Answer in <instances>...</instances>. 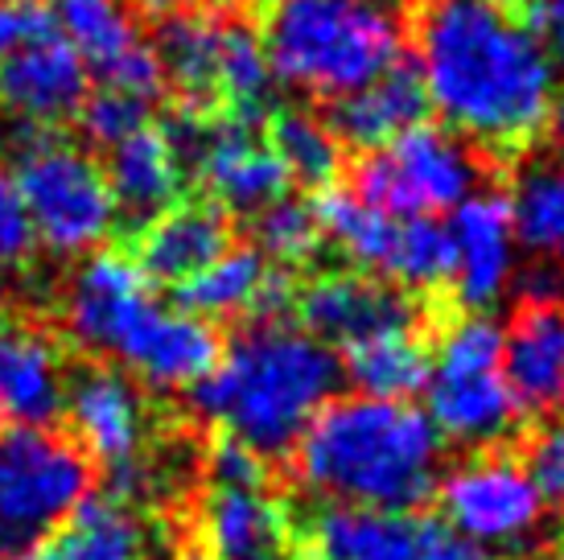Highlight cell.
<instances>
[{
  "label": "cell",
  "instance_id": "obj_1",
  "mask_svg": "<svg viewBox=\"0 0 564 560\" xmlns=\"http://www.w3.org/2000/svg\"><path fill=\"white\" fill-rule=\"evenodd\" d=\"M421 83L462 140L511 149L535 137L556 99V63L528 25L486 0H424Z\"/></svg>",
  "mask_w": 564,
  "mask_h": 560
},
{
  "label": "cell",
  "instance_id": "obj_2",
  "mask_svg": "<svg viewBox=\"0 0 564 560\" xmlns=\"http://www.w3.org/2000/svg\"><path fill=\"white\" fill-rule=\"evenodd\" d=\"M445 441L424 408L334 396L293 445V474L326 507L412 515L433 498Z\"/></svg>",
  "mask_w": 564,
  "mask_h": 560
},
{
  "label": "cell",
  "instance_id": "obj_3",
  "mask_svg": "<svg viewBox=\"0 0 564 560\" xmlns=\"http://www.w3.org/2000/svg\"><path fill=\"white\" fill-rule=\"evenodd\" d=\"M343 384L338 358L310 330L289 322H256L223 346L215 371L189 388L194 412L219 424L260 457L293 453L310 420Z\"/></svg>",
  "mask_w": 564,
  "mask_h": 560
},
{
  "label": "cell",
  "instance_id": "obj_4",
  "mask_svg": "<svg viewBox=\"0 0 564 560\" xmlns=\"http://www.w3.org/2000/svg\"><path fill=\"white\" fill-rule=\"evenodd\" d=\"M260 42L272 78L334 99L404 58L400 17L362 0H272Z\"/></svg>",
  "mask_w": 564,
  "mask_h": 560
},
{
  "label": "cell",
  "instance_id": "obj_5",
  "mask_svg": "<svg viewBox=\"0 0 564 560\" xmlns=\"http://www.w3.org/2000/svg\"><path fill=\"white\" fill-rule=\"evenodd\" d=\"M4 149L17 157L13 182L37 244L58 256H87L116 231L120 211L91 153L25 120L9 125Z\"/></svg>",
  "mask_w": 564,
  "mask_h": 560
},
{
  "label": "cell",
  "instance_id": "obj_6",
  "mask_svg": "<svg viewBox=\"0 0 564 560\" xmlns=\"http://www.w3.org/2000/svg\"><path fill=\"white\" fill-rule=\"evenodd\" d=\"M424 417L441 441L490 450L516 433L519 408L502 379V326L486 313H462L429 351Z\"/></svg>",
  "mask_w": 564,
  "mask_h": 560
},
{
  "label": "cell",
  "instance_id": "obj_7",
  "mask_svg": "<svg viewBox=\"0 0 564 560\" xmlns=\"http://www.w3.org/2000/svg\"><path fill=\"white\" fill-rule=\"evenodd\" d=\"M95 466L58 429H0V557L50 540L91 498Z\"/></svg>",
  "mask_w": 564,
  "mask_h": 560
},
{
  "label": "cell",
  "instance_id": "obj_8",
  "mask_svg": "<svg viewBox=\"0 0 564 560\" xmlns=\"http://www.w3.org/2000/svg\"><path fill=\"white\" fill-rule=\"evenodd\" d=\"M482 182V161L445 125H416L355 165L350 194L388 218H437Z\"/></svg>",
  "mask_w": 564,
  "mask_h": 560
},
{
  "label": "cell",
  "instance_id": "obj_9",
  "mask_svg": "<svg viewBox=\"0 0 564 560\" xmlns=\"http://www.w3.org/2000/svg\"><path fill=\"white\" fill-rule=\"evenodd\" d=\"M441 524L474 548H519L544 524V498L511 453L482 450L437 478Z\"/></svg>",
  "mask_w": 564,
  "mask_h": 560
},
{
  "label": "cell",
  "instance_id": "obj_10",
  "mask_svg": "<svg viewBox=\"0 0 564 560\" xmlns=\"http://www.w3.org/2000/svg\"><path fill=\"white\" fill-rule=\"evenodd\" d=\"M153 305H158L153 284L132 256L91 251L66 280L63 326L79 351L116 358L120 346L128 343V334Z\"/></svg>",
  "mask_w": 564,
  "mask_h": 560
},
{
  "label": "cell",
  "instance_id": "obj_11",
  "mask_svg": "<svg viewBox=\"0 0 564 560\" xmlns=\"http://www.w3.org/2000/svg\"><path fill=\"white\" fill-rule=\"evenodd\" d=\"M63 417L70 420V441L83 450L91 466L108 474L141 462L144 437H149V408L137 379L120 367L91 363L70 375Z\"/></svg>",
  "mask_w": 564,
  "mask_h": 560
},
{
  "label": "cell",
  "instance_id": "obj_12",
  "mask_svg": "<svg viewBox=\"0 0 564 560\" xmlns=\"http://www.w3.org/2000/svg\"><path fill=\"white\" fill-rule=\"evenodd\" d=\"M297 310L301 330H310L329 351L334 343L346 351L383 334H416L421 326L412 293L359 272H322L297 293Z\"/></svg>",
  "mask_w": 564,
  "mask_h": 560
},
{
  "label": "cell",
  "instance_id": "obj_13",
  "mask_svg": "<svg viewBox=\"0 0 564 560\" xmlns=\"http://www.w3.org/2000/svg\"><path fill=\"white\" fill-rule=\"evenodd\" d=\"M454 239V297L466 313L499 305L519 272L511 203L499 190H474L445 223Z\"/></svg>",
  "mask_w": 564,
  "mask_h": 560
},
{
  "label": "cell",
  "instance_id": "obj_14",
  "mask_svg": "<svg viewBox=\"0 0 564 560\" xmlns=\"http://www.w3.org/2000/svg\"><path fill=\"white\" fill-rule=\"evenodd\" d=\"M70 391V363L46 326H0V429H54Z\"/></svg>",
  "mask_w": 564,
  "mask_h": 560
},
{
  "label": "cell",
  "instance_id": "obj_15",
  "mask_svg": "<svg viewBox=\"0 0 564 560\" xmlns=\"http://www.w3.org/2000/svg\"><path fill=\"white\" fill-rule=\"evenodd\" d=\"M223 355L219 330L186 310L153 305L120 346L116 363L158 391H189L215 371Z\"/></svg>",
  "mask_w": 564,
  "mask_h": 560
},
{
  "label": "cell",
  "instance_id": "obj_16",
  "mask_svg": "<svg viewBox=\"0 0 564 560\" xmlns=\"http://www.w3.org/2000/svg\"><path fill=\"white\" fill-rule=\"evenodd\" d=\"M83 99L87 66L58 30L33 37L0 63V104L13 111V120L50 128L66 116H79Z\"/></svg>",
  "mask_w": 564,
  "mask_h": 560
},
{
  "label": "cell",
  "instance_id": "obj_17",
  "mask_svg": "<svg viewBox=\"0 0 564 560\" xmlns=\"http://www.w3.org/2000/svg\"><path fill=\"white\" fill-rule=\"evenodd\" d=\"M502 379L519 417H564V305H523L502 326Z\"/></svg>",
  "mask_w": 564,
  "mask_h": 560
},
{
  "label": "cell",
  "instance_id": "obj_18",
  "mask_svg": "<svg viewBox=\"0 0 564 560\" xmlns=\"http://www.w3.org/2000/svg\"><path fill=\"white\" fill-rule=\"evenodd\" d=\"M194 165L223 206L248 211V215H260L272 203H281L284 190H289V173H284L281 157L272 153V144L256 137V128L243 120L210 125Z\"/></svg>",
  "mask_w": 564,
  "mask_h": 560
},
{
  "label": "cell",
  "instance_id": "obj_19",
  "mask_svg": "<svg viewBox=\"0 0 564 560\" xmlns=\"http://www.w3.org/2000/svg\"><path fill=\"white\" fill-rule=\"evenodd\" d=\"M198 540L210 560H293L284 507L264 486H210L198 507Z\"/></svg>",
  "mask_w": 564,
  "mask_h": 560
},
{
  "label": "cell",
  "instance_id": "obj_20",
  "mask_svg": "<svg viewBox=\"0 0 564 560\" xmlns=\"http://www.w3.org/2000/svg\"><path fill=\"white\" fill-rule=\"evenodd\" d=\"M424 111H429V95H424L421 71L400 58L379 78H371L367 87L334 99L326 128L334 132L338 144H355L362 153H379L395 137H404L408 128L424 125Z\"/></svg>",
  "mask_w": 564,
  "mask_h": 560
},
{
  "label": "cell",
  "instance_id": "obj_21",
  "mask_svg": "<svg viewBox=\"0 0 564 560\" xmlns=\"http://www.w3.org/2000/svg\"><path fill=\"white\" fill-rule=\"evenodd\" d=\"M231 248V223L215 203H177L149 218L137 244V265L141 272L161 284H186L206 265H215L223 251Z\"/></svg>",
  "mask_w": 564,
  "mask_h": 560
},
{
  "label": "cell",
  "instance_id": "obj_22",
  "mask_svg": "<svg viewBox=\"0 0 564 560\" xmlns=\"http://www.w3.org/2000/svg\"><path fill=\"white\" fill-rule=\"evenodd\" d=\"M21 560H153V531L120 498H87L50 540Z\"/></svg>",
  "mask_w": 564,
  "mask_h": 560
},
{
  "label": "cell",
  "instance_id": "obj_23",
  "mask_svg": "<svg viewBox=\"0 0 564 560\" xmlns=\"http://www.w3.org/2000/svg\"><path fill=\"white\" fill-rule=\"evenodd\" d=\"M108 190L116 198V211L128 218H158L161 211L177 206L182 194V177H186V161L177 157L170 140L158 128H144L124 144H116L108 157Z\"/></svg>",
  "mask_w": 564,
  "mask_h": 560
},
{
  "label": "cell",
  "instance_id": "obj_24",
  "mask_svg": "<svg viewBox=\"0 0 564 560\" xmlns=\"http://www.w3.org/2000/svg\"><path fill=\"white\" fill-rule=\"evenodd\" d=\"M416 515L371 511V507H322L310 528L314 560H416L421 545Z\"/></svg>",
  "mask_w": 564,
  "mask_h": 560
},
{
  "label": "cell",
  "instance_id": "obj_25",
  "mask_svg": "<svg viewBox=\"0 0 564 560\" xmlns=\"http://www.w3.org/2000/svg\"><path fill=\"white\" fill-rule=\"evenodd\" d=\"M338 371L367 400H395L412 405L429 384V346L416 334H383L359 346H346Z\"/></svg>",
  "mask_w": 564,
  "mask_h": 560
},
{
  "label": "cell",
  "instance_id": "obj_26",
  "mask_svg": "<svg viewBox=\"0 0 564 560\" xmlns=\"http://www.w3.org/2000/svg\"><path fill=\"white\" fill-rule=\"evenodd\" d=\"M50 21L95 75H108L144 42L124 0H54Z\"/></svg>",
  "mask_w": 564,
  "mask_h": 560
},
{
  "label": "cell",
  "instance_id": "obj_27",
  "mask_svg": "<svg viewBox=\"0 0 564 560\" xmlns=\"http://www.w3.org/2000/svg\"><path fill=\"white\" fill-rule=\"evenodd\" d=\"M219 33L223 17L206 13V9H177V13L161 17L158 33V63L161 75L170 78L182 95H189L194 104L203 95L215 91V63H219Z\"/></svg>",
  "mask_w": 564,
  "mask_h": 560
},
{
  "label": "cell",
  "instance_id": "obj_28",
  "mask_svg": "<svg viewBox=\"0 0 564 560\" xmlns=\"http://www.w3.org/2000/svg\"><path fill=\"white\" fill-rule=\"evenodd\" d=\"M268 277V260L256 248H227L206 265L198 277H189L186 284H177V310L194 313L215 326V317H236V313H251V301L260 293V284Z\"/></svg>",
  "mask_w": 564,
  "mask_h": 560
},
{
  "label": "cell",
  "instance_id": "obj_29",
  "mask_svg": "<svg viewBox=\"0 0 564 560\" xmlns=\"http://www.w3.org/2000/svg\"><path fill=\"white\" fill-rule=\"evenodd\" d=\"M507 203L519 244L564 268V161H535L519 170Z\"/></svg>",
  "mask_w": 564,
  "mask_h": 560
},
{
  "label": "cell",
  "instance_id": "obj_30",
  "mask_svg": "<svg viewBox=\"0 0 564 560\" xmlns=\"http://www.w3.org/2000/svg\"><path fill=\"white\" fill-rule=\"evenodd\" d=\"M272 66H268L260 30H251L248 21H227L223 17L219 33V63H215V91L231 104V120L256 125L268 111V95H272Z\"/></svg>",
  "mask_w": 564,
  "mask_h": 560
},
{
  "label": "cell",
  "instance_id": "obj_31",
  "mask_svg": "<svg viewBox=\"0 0 564 560\" xmlns=\"http://www.w3.org/2000/svg\"><path fill=\"white\" fill-rule=\"evenodd\" d=\"M314 215L322 235H329L355 265L371 268V272H388L400 218L379 215L367 203H359L350 190H338V186L322 190V198L314 203Z\"/></svg>",
  "mask_w": 564,
  "mask_h": 560
},
{
  "label": "cell",
  "instance_id": "obj_32",
  "mask_svg": "<svg viewBox=\"0 0 564 560\" xmlns=\"http://www.w3.org/2000/svg\"><path fill=\"white\" fill-rule=\"evenodd\" d=\"M268 144L281 157L289 182H301V186L326 190L343 170V144L334 140L326 120H317L310 111H281L272 120Z\"/></svg>",
  "mask_w": 564,
  "mask_h": 560
},
{
  "label": "cell",
  "instance_id": "obj_33",
  "mask_svg": "<svg viewBox=\"0 0 564 560\" xmlns=\"http://www.w3.org/2000/svg\"><path fill=\"white\" fill-rule=\"evenodd\" d=\"M404 289H437L454 280V239L437 218H400L388 272Z\"/></svg>",
  "mask_w": 564,
  "mask_h": 560
},
{
  "label": "cell",
  "instance_id": "obj_34",
  "mask_svg": "<svg viewBox=\"0 0 564 560\" xmlns=\"http://www.w3.org/2000/svg\"><path fill=\"white\" fill-rule=\"evenodd\" d=\"M256 244H260V256L268 260H281V265H301L310 260L322 244V227H317V215L310 203L301 198H281L268 211L256 215Z\"/></svg>",
  "mask_w": 564,
  "mask_h": 560
},
{
  "label": "cell",
  "instance_id": "obj_35",
  "mask_svg": "<svg viewBox=\"0 0 564 560\" xmlns=\"http://www.w3.org/2000/svg\"><path fill=\"white\" fill-rule=\"evenodd\" d=\"M79 128L91 144H99V149H116V144H124L128 137H137V132L149 128V104L104 87V91H95L83 99Z\"/></svg>",
  "mask_w": 564,
  "mask_h": 560
},
{
  "label": "cell",
  "instance_id": "obj_36",
  "mask_svg": "<svg viewBox=\"0 0 564 560\" xmlns=\"http://www.w3.org/2000/svg\"><path fill=\"white\" fill-rule=\"evenodd\" d=\"M523 470L544 498V507L564 511V417L535 429L523 450Z\"/></svg>",
  "mask_w": 564,
  "mask_h": 560
},
{
  "label": "cell",
  "instance_id": "obj_37",
  "mask_svg": "<svg viewBox=\"0 0 564 560\" xmlns=\"http://www.w3.org/2000/svg\"><path fill=\"white\" fill-rule=\"evenodd\" d=\"M206 474L210 486H236V491H256L268 478V457L236 441V437H219L210 453H206Z\"/></svg>",
  "mask_w": 564,
  "mask_h": 560
},
{
  "label": "cell",
  "instance_id": "obj_38",
  "mask_svg": "<svg viewBox=\"0 0 564 560\" xmlns=\"http://www.w3.org/2000/svg\"><path fill=\"white\" fill-rule=\"evenodd\" d=\"M33 227L21 203V190H17L9 165L0 161V268H17L30 260L33 251Z\"/></svg>",
  "mask_w": 564,
  "mask_h": 560
},
{
  "label": "cell",
  "instance_id": "obj_39",
  "mask_svg": "<svg viewBox=\"0 0 564 560\" xmlns=\"http://www.w3.org/2000/svg\"><path fill=\"white\" fill-rule=\"evenodd\" d=\"M54 30L50 9L33 4V0H0V63L17 54V50Z\"/></svg>",
  "mask_w": 564,
  "mask_h": 560
},
{
  "label": "cell",
  "instance_id": "obj_40",
  "mask_svg": "<svg viewBox=\"0 0 564 560\" xmlns=\"http://www.w3.org/2000/svg\"><path fill=\"white\" fill-rule=\"evenodd\" d=\"M297 293H301V284L293 280L289 268H268L264 284H260V293H256V301H251V317L264 322V326L284 322L289 313L297 310Z\"/></svg>",
  "mask_w": 564,
  "mask_h": 560
},
{
  "label": "cell",
  "instance_id": "obj_41",
  "mask_svg": "<svg viewBox=\"0 0 564 560\" xmlns=\"http://www.w3.org/2000/svg\"><path fill=\"white\" fill-rule=\"evenodd\" d=\"M416 560H490V552L474 548L470 540H462V536L445 528L441 519H424Z\"/></svg>",
  "mask_w": 564,
  "mask_h": 560
},
{
  "label": "cell",
  "instance_id": "obj_42",
  "mask_svg": "<svg viewBox=\"0 0 564 560\" xmlns=\"http://www.w3.org/2000/svg\"><path fill=\"white\" fill-rule=\"evenodd\" d=\"M516 284L528 305H564V268L552 260H532V268L516 272Z\"/></svg>",
  "mask_w": 564,
  "mask_h": 560
},
{
  "label": "cell",
  "instance_id": "obj_43",
  "mask_svg": "<svg viewBox=\"0 0 564 560\" xmlns=\"http://www.w3.org/2000/svg\"><path fill=\"white\" fill-rule=\"evenodd\" d=\"M528 33L564 58V0H528Z\"/></svg>",
  "mask_w": 564,
  "mask_h": 560
},
{
  "label": "cell",
  "instance_id": "obj_44",
  "mask_svg": "<svg viewBox=\"0 0 564 560\" xmlns=\"http://www.w3.org/2000/svg\"><path fill=\"white\" fill-rule=\"evenodd\" d=\"M549 120H552V144H556V149H561V157H564V83L556 87V99H552Z\"/></svg>",
  "mask_w": 564,
  "mask_h": 560
},
{
  "label": "cell",
  "instance_id": "obj_45",
  "mask_svg": "<svg viewBox=\"0 0 564 560\" xmlns=\"http://www.w3.org/2000/svg\"><path fill=\"white\" fill-rule=\"evenodd\" d=\"M149 13H158V17H170V13H177V4L182 0H141Z\"/></svg>",
  "mask_w": 564,
  "mask_h": 560
},
{
  "label": "cell",
  "instance_id": "obj_46",
  "mask_svg": "<svg viewBox=\"0 0 564 560\" xmlns=\"http://www.w3.org/2000/svg\"><path fill=\"white\" fill-rule=\"evenodd\" d=\"M362 4H376V9H388V13H395L400 4H408V0H362Z\"/></svg>",
  "mask_w": 564,
  "mask_h": 560
},
{
  "label": "cell",
  "instance_id": "obj_47",
  "mask_svg": "<svg viewBox=\"0 0 564 560\" xmlns=\"http://www.w3.org/2000/svg\"><path fill=\"white\" fill-rule=\"evenodd\" d=\"M4 310H9V293H4V284H0V326H4Z\"/></svg>",
  "mask_w": 564,
  "mask_h": 560
},
{
  "label": "cell",
  "instance_id": "obj_48",
  "mask_svg": "<svg viewBox=\"0 0 564 560\" xmlns=\"http://www.w3.org/2000/svg\"><path fill=\"white\" fill-rule=\"evenodd\" d=\"M486 4H495V9H507V4H519V0H486Z\"/></svg>",
  "mask_w": 564,
  "mask_h": 560
},
{
  "label": "cell",
  "instance_id": "obj_49",
  "mask_svg": "<svg viewBox=\"0 0 564 560\" xmlns=\"http://www.w3.org/2000/svg\"><path fill=\"white\" fill-rule=\"evenodd\" d=\"M182 560H210V557H203V552H189V557H182Z\"/></svg>",
  "mask_w": 564,
  "mask_h": 560
},
{
  "label": "cell",
  "instance_id": "obj_50",
  "mask_svg": "<svg viewBox=\"0 0 564 560\" xmlns=\"http://www.w3.org/2000/svg\"><path fill=\"white\" fill-rule=\"evenodd\" d=\"M0 560H4V557H0Z\"/></svg>",
  "mask_w": 564,
  "mask_h": 560
}]
</instances>
